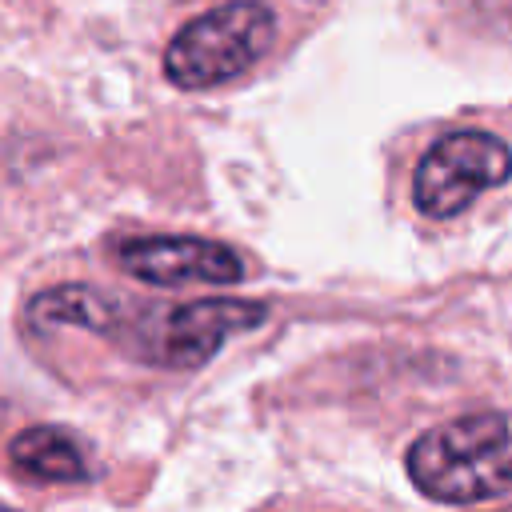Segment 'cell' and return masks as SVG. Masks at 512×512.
Masks as SVG:
<instances>
[{
    "label": "cell",
    "mask_w": 512,
    "mask_h": 512,
    "mask_svg": "<svg viewBox=\"0 0 512 512\" xmlns=\"http://www.w3.org/2000/svg\"><path fill=\"white\" fill-rule=\"evenodd\" d=\"M408 480L440 504H480L512 492V412L480 408L412 440Z\"/></svg>",
    "instance_id": "obj_1"
},
{
    "label": "cell",
    "mask_w": 512,
    "mask_h": 512,
    "mask_svg": "<svg viewBox=\"0 0 512 512\" xmlns=\"http://www.w3.org/2000/svg\"><path fill=\"white\" fill-rule=\"evenodd\" d=\"M264 320H268V308L260 300H236V296H208V300L164 304V308H152V304L136 308L128 300L108 296V312L96 336H108L132 356L160 368H196L228 336L260 328Z\"/></svg>",
    "instance_id": "obj_2"
},
{
    "label": "cell",
    "mask_w": 512,
    "mask_h": 512,
    "mask_svg": "<svg viewBox=\"0 0 512 512\" xmlns=\"http://www.w3.org/2000/svg\"><path fill=\"white\" fill-rule=\"evenodd\" d=\"M276 16L260 0H228L196 20H188L164 48V76L184 88H216L240 76L272 44Z\"/></svg>",
    "instance_id": "obj_3"
},
{
    "label": "cell",
    "mask_w": 512,
    "mask_h": 512,
    "mask_svg": "<svg viewBox=\"0 0 512 512\" xmlns=\"http://www.w3.org/2000/svg\"><path fill=\"white\" fill-rule=\"evenodd\" d=\"M512 176V148L480 128L440 136L412 172V200L424 216L448 220L476 204L480 192L500 188Z\"/></svg>",
    "instance_id": "obj_4"
},
{
    "label": "cell",
    "mask_w": 512,
    "mask_h": 512,
    "mask_svg": "<svg viewBox=\"0 0 512 512\" xmlns=\"http://www.w3.org/2000/svg\"><path fill=\"white\" fill-rule=\"evenodd\" d=\"M116 264L144 284H236L244 276V260L228 244L196 236L120 240Z\"/></svg>",
    "instance_id": "obj_5"
},
{
    "label": "cell",
    "mask_w": 512,
    "mask_h": 512,
    "mask_svg": "<svg viewBox=\"0 0 512 512\" xmlns=\"http://www.w3.org/2000/svg\"><path fill=\"white\" fill-rule=\"evenodd\" d=\"M8 460L20 476H28L36 484H80V480H88V452H84L80 436L68 432V428H56V424L24 428L12 440Z\"/></svg>",
    "instance_id": "obj_6"
}]
</instances>
